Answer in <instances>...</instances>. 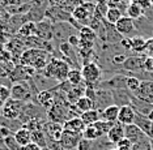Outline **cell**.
<instances>
[{
    "label": "cell",
    "mask_w": 153,
    "mask_h": 150,
    "mask_svg": "<svg viewBox=\"0 0 153 150\" xmlns=\"http://www.w3.org/2000/svg\"><path fill=\"white\" fill-rule=\"evenodd\" d=\"M131 39H132L131 51H134L135 54H144V48H145L147 39H145L143 35H135V37H132Z\"/></svg>",
    "instance_id": "obj_33"
},
{
    "label": "cell",
    "mask_w": 153,
    "mask_h": 150,
    "mask_svg": "<svg viewBox=\"0 0 153 150\" xmlns=\"http://www.w3.org/2000/svg\"><path fill=\"white\" fill-rule=\"evenodd\" d=\"M69 106H71V104H63V103L55 102L53 106L46 111V116H47L48 121L64 124L67 120H69Z\"/></svg>",
    "instance_id": "obj_6"
},
{
    "label": "cell",
    "mask_w": 153,
    "mask_h": 150,
    "mask_svg": "<svg viewBox=\"0 0 153 150\" xmlns=\"http://www.w3.org/2000/svg\"><path fill=\"white\" fill-rule=\"evenodd\" d=\"M34 102H36L37 104H39L42 109H45L47 111L55 102L53 89H50V90H39V92L37 93L36 100H34Z\"/></svg>",
    "instance_id": "obj_17"
},
{
    "label": "cell",
    "mask_w": 153,
    "mask_h": 150,
    "mask_svg": "<svg viewBox=\"0 0 153 150\" xmlns=\"http://www.w3.org/2000/svg\"><path fill=\"white\" fill-rule=\"evenodd\" d=\"M81 137H82V134H79V133H75V132L64 129L60 141H59L62 150H76L79 146L80 140H81Z\"/></svg>",
    "instance_id": "obj_14"
},
{
    "label": "cell",
    "mask_w": 153,
    "mask_h": 150,
    "mask_svg": "<svg viewBox=\"0 0 153 150\" xmlns=\"http://www.w3.org/2000/svg\"><path fill=\"white\" fill-rule=\"evenodd\" d=\"M126 13H127V17H130L132 20H139L140 17L144 16V12H143V8L140 5L137 4V3H131V4H128L127 9H126Z\"/></svg>",
    "instance_id": "obj_31"
},
{
    "label": "cell",
    "mask_w": 153,
    "mask_h": 150,
    "mask_svg": "<svg viewBox=\"0 0 153 150\" xmlns=\"http://www.w3.org/2000/svg\"><path fill=\"white\" fill-rule=\"evenodd\" d=\"M79 31L75 26H72L68 22H56L54 24V39L53 41H59V44L67 42L68 38Z\"/></svg>",
    "instance_id": "obj_9"
},
{
    "label": "cell",
    "mask_w": 153,
    "mask_h": 150,
    "mask_svg": "<svg viewBox=\"0 0 153 150\" xmlns=\"http://www.w3.org/2000/svg\"><path fill=\"white\" fill-rule=\"evenodd\" d=\"M42 131L45 132L47 137V148H48V141H55L59 142L62 138V134H63V124H59V123H54V121H46L43 124Z\"/></svg>",
    "instance_id": "obj_11"
},
{
    "label": "cell",
    "mask_w": 153,
    "mask_h": 150,
    "mask_svg": "<svg viewBox=\"0 0 153 150\" xmlns=\"http://www.w3.org/2000/svg\"><path fill=\"white\" fill-rule=\"evenodd\" d=\"M119 110L120 107L117 104H110L106 109H103L101 111V120L109 121V123L114 124L118 121V115H119Z\"/></svg>",
    "instance_id": "obj_21"
},
{
    "label": "cell",
    "mask_w": 153,
    "mask_h": 150,
    "mask_svg": "<svg viewBox=\"0 0 153 150\" xmlns=\"http://www.w3.org/2000/svg\"><path fill=\"white\" fill-rule=\"evenodd\" d=\"M75 107H76V110L79 111V114L81 115L82 112H85V111H89V110L94 109V103H93V100L90 98H88V97L84 95L75 103Z\"/></svg>",
    "instance_id": "obj_29"
},
{
    "label": "cell",
    "mask_w": 153,
    "mask_h": 150,
    "mask_svg": "<svg viewBox=\"0 0 153 150\" xmlns=\"http://www.w3.org/2000/svg\"><path fill=\"white\" fill-rule=\"evenodd\" d=\"M3 145L7 150H21V146L19 145V142L16 141L15 136H7L5 138H3Z\"/></svg>",
    "instance_id": "obj_37"
},
{
    "label": "cell",
    "mask_w": 153,
    "mask_h": 150,
    "mask_svg": "<svg viewBox=\"0 0 153 150\" xmlns=\"http://www.w3.org/2000/svg\"><path fill=\"white\" fill-rule=\"evenodd\" d=\"M144 54L147 55L148 58H153V38H149V39H147L145 48H144Z\"/></svg>",
    "instance_id": "obj_42"
},
{
    "label": "cell",
    "mask_w": 153,
    "mask_h": 150,
    "mask_svg": "<svg viewBox=\"0 0 153 150\" xmlns=\"http://www.w3.org/2000/svg\"><path fill=\"white\" fill-rule=\"evenodd\" d=\"M85 90H86V85L85 83H81V85H72L71 90L67 93V99L69 104H75L77 100L81 98V97L85 95Z\"/></svg>",
    "instance_id": "obj_22"
},
{
    "label": "cell",
    "mask_w": 153,
    "mask_h": 150,
    "mask_svg": "<svg viewBox=\"0 0 153 150\" xmlns=\"http://www.w3.org/2000/svg\"><path fill=\"white\" fill-rule=\"evenodd\" d=\"M24 106H25V103L21 102V100L9 98L0 109V116H3L4 119L8 120H19Z\"/></svg>",
    "instance_id": "obj_7"
},
{
    "label": "cell",
    "mask_w": 153,
    "mask_h": 150,
    "mask_svg": "<svg viewBox=\"0 0 153 150\" xmlns=\"http://www.w3.org/2000/svg\"><path fill=\"white\" fill-rule=\"evenodd\" d=\"M140 83L141 81L137 77H135V76H126V89L128 92H131L132 94L139 90Z\"/></svg>",
    "instance_id": "obj_36"
},
{
    "label": "cell",
    "mask_w": 153,
    "mask_h": 150,
    "mask_svg": "<svg viewBox=\"0 0 153 150\" xmlns=\"http://www.w3.org/2000/svg\"><path fill=\"white\" fill-rule=\"evenodd\" d=\"M68 43L71 44L72 47H75V48H77V46H79V43H80V37H77L76 34H72L71 37L68 38Z\"/></svg>",
    "instance_id": "obj_45"
},
{
    "label": "cell",
    "mask_w": 153,
    "mask_h": 150,
    "mask_svg": "<svg viewBox=\"0 0 153 150\" xmlns=\"http://www.w3.org/2000/svg\"><path fill=\"white\" fill-rule=\"evenodd\" d=\"M135 116H136V112L132 109L130 104H126V106H120L119 110V115H118V123L127 125V124H132L135 120Z\"/></svg>",
    "instance_id": "obj_19"
},
{
    "label": "cell",
    "mask_w": 153,
    "mask_h": 150,
    "mask_svg": "<svg viewBox=\"0 0 153 150\" xmlns=\"http://www.w3.org/2000/svg\"><path fill=\"white\" fill-rule=\"evenodd\" d=\"M152 38H153V37H152Z\"/></svg>",
    "instance_id": "obj_54"
},
{
    "label": "cell",
    "mask_w": 153,
    "mask_h": 150,
    "mask_svg": "<svg viewBox=\"0 0 153 150\" xmlns=\"http://www.w3.org/2000/svg\"><path fill=\"white\" fill-rule=\"evenodd\" d=\"M67 81L71 83V85H81L84 83V78H82V73H81V69L79 68H71L68 72V76H67Z\"/></svg>",
    "instance_id": "obj_28"
},
{
    "label": "cell",
    "mask_w": 153,
    "mask_h": 150,
    "mask_svg": "<svg viewBox=\"0 0 153 150\" xmlns=\"http://www.w3.org/2000/svg\"><path fill=\"white\" fill-rule=\"evenodd\" d=\"M119 44L124 48V50L131 51V48H132V39H131V38H127V37H123V38H122V41L119 42Z\"/></svg>",
    "instance_id": "obj_44"
},
{
    "label": "cell",
    "mask_w": 153,
    "mask_h": 150,
    "mask_svg": "<svg viewBox=\"0 0 153 150\" xmlns=\"http://www.w3.org/2000/svg\"><path fill=\"white\" fill-rule=\"evenodd\" d=\"M69 69H71V65L65 60L53 56L48 60L45 69L41 71L39 73H42L45 77L54 80V81H56L58 83H60V82L67 81V76H68Z\"/></svg>",
    "instance_id": "obj_2"
},
{
    "label": "cell",
    "mask_w": 153,
    "mask_h": 150,
    "mask_svg": "<svg viewBox=\"0 0 153 150\" xmlns=\"http://www.w3.org/2000/svg\"><path fill=\"white\" fill-rule=\"evenodd\" d=\"M122 16H123V13H122V10L119 8H117V7H109V9H107V12L105 15V20L109 24H111V25H115L118 21L120 20Z\"/></svg>",
    "instance_id": "obj_30"
},
{
    "label": "cell",
    "mask_w": 153,
    "mask_h": 150,
    "mask_svg": "<svg viewBox=\"0 0 153 150\" xmlns=\"http://www.w3.org/2000/svg\"><path fill=\"white\" fill-rule=\"evenodd\" d=\"M107 140H109L111 144L115 145L118 141H120L122 138L124 137V125L120 124V123H114L113 125H111V128L109 129V132H107L106 134Z\"/></svg>",
    "instance_id": "obj_20"
},
{
    "label": "cell",
    "mask_w": 153,
    "mask_h": 150,
    "mask_svg": "<svg viewBox=\"0 0 153 150\" xmlns=\"http://www.w3.org/2000/svg\"><path fill=\"white\" fill-rule=\"evenodd\" d=\"M21 150H43V149H41L39 146L37 144H34V142H29L27 145L21 146Z\"/></svg>",
    "instance_id": "obj_47"
},
{
    "label": "cell",
    "mask_w": 153,
    "mask_h": 150,
    "mask_svg": "<svg viewBox=\"0 0 153 150\" xmlns=\"http://www.w3.org/2000/svg\"><path fill=\"white\" fill-rule=\"evenodd\" d=\"M149 3H151V5L153 7V0H149Z\"/></svg>",
    "instance_id": "obj_50"
},
{
    "label": "cell",
    "mask_w": 153,
    "mask_h": 150,
    "mask_svg": "<svg viewBox=\"0 0 153 150\" xmlns=\"http://www.w3.org/2000/svg\"><path fill=\"white\" fill-rule=\"evenodd\" d=\"M79 34H80V39L82 41H88V42H96V38H97V33L92 27L89 26H81V29L79 30Z\"/></svg>",
    "instance_id": "obj_35"
},
{
    "label": "cell",
    "mask_w": 153,
    "mask_h": 150,
    "mask_svg": "<svg viewBox=\"0 0 153 150\" xmlns=\"http://www.w3.org/2000/svg\"><path fill=\"white\" fill-rule=\"evenodd\" d=\"M144 71L153 73V58H148L147 56V59H145V63H144Z\"/></svg>",
    "instance_id": "obj_46"
},
{
    "label": "cell",
    "mask_w": 153,
    "mask_h": 150,
    "mask_svg": "<svg viewBox=\"0 0 153 150\" xmlns=\"http://www.w3.org/2000/svg\"><path fill=\"white\" fill-rule=\"evenodd\" d=\"M0 128H1V125H0ZM0 144H3V140H1V137H0Z\"/></svg>",
    "instance_id": "obj_49"
},
{
    "label": "cell",
    "mask_w": 153,
    "mask_h": 150,
    "mask_svg": "<svg viewBox=\"0 0 153 150\" xmlns=\"http://www.w3.org/2000/svg\"><path fill=\"white\" fill-rule=\"evenodd\" d=\"M145 59H147L145 54H135L131 55V56H127L126 61L122 64V69L127 73H132V75L144 72Z\"/></svg>",
    "instance_id": "obj_8"
},
{
    "label": "cell",
    "mask_w": 153,
    "mask_h": 150,
    "mask_svg": "<svg viewBox=\"0 0 153 150\" xmlns=\"http://www.w3.org/2000/svg\"><path fill=\"white\" fill-rule=\"evenodd\" d=\"M94 103V109L98 111H102L103 109H106L110 104H114V98L111 92H107L105 89H100L96 88V97L93 99Z\"/></svg>",
    "instance_id": "obj_13"
},
{
    "label": "cell",
    "mask_w": 153,
    "mask_h": 150,
    "mask_svg": "<svg viewBox=\"0 0 153 150\" xmlns=\"http://www.w3.org/2000/svg\"><path fill=\"white\" fill-rule=\"evenodd\" d=\"M82 78L86 86H97L101 82L102 71L97 61H88L81 67Z\"/></svg>",
    "instance_id": "obj_4"
},
{
    "label": "cell",
    "mask_w": 153,
    "mask_h": 150,
    "mask_svg": "<svg viewBox=\"0 0 153 150\" xmlns=\"http://www.w3.org/2000/svg\"><path fill=\"white\" fill-rule=\"evenodd\" d=\"M32 142L37 144L41 149H47V137L42 129L32 132Z\"/></svg>",
    "instance_id": "obj_32"
},
{
    "label": "cell",
    "mask_w": 153,
    "mask_h": 150,
    "mask_svg": "<svg viewBox=\"0 0 153 150\" xmlns=\"http://www.w3.org/2000/svg\"><path fill=\"white\" fill-rule=\"evenodd\" d=\"M53 58V54H50L46 50H41V48H26L25 51L20 56L19 64L26 65L37 72L43 71L45 67L47 65L48 60Z\"/></svg>",
    "instance_id": "obj_1"
},
{
    "label": "cell",
    "mask_w": 153,
    "mask_h": 150,
    "mask_svg": "<svg viewBox=\"0 0 153 150\" xmlns=\"http://www.w3.org/2000/svg\"><path fill=\"white\" fill-rule=\"evenodd\" d=\"M13 136H15L16 141L19 142L20 146H25L29 144V142H32V132L25 127L19 128V129L13 133Z\"/></svg>",
    "instance_id": "obj_24"
},
{
    "label": "cell",
    "mask_w": 153,
    "mask_h": 150,
    "mask_svg": "<svg viewBox=\"0 0 153 150\" xmlns=\"http://www.w3.org/2000/svg\"><path fill=\"white\" fill-rule=\"evenodd\" d=\"M134 95L143 102L153 104V81H143L140 88L134 93Z\"/></svg>",
    "instance_id": "obj_15"
},
{
    "label": "cell",
    "mask_w": 153,
    "mask_h": 150,
    "mask_svg": "<svg viewBox=\"0 0 153 150\" xmlns=\"http://www.w3.org/2000/svg\"><path fill=\"white\" fill-rule=\"evenodd\" d=\"M43 150H47V149H43ZM48 150H51V149H48Z\"/></svg>",
    "instance_id": "obj_53"
},
{
    "label": "cell",
    "mask_w": 153,
    "mask_h": 150,
    "mask_svg": "<svg viewBox=\"0 0 153 150\" xmlns=\"http://www.w3.org/2000/svg\"><path fill=\"white\" fill-rule=\"evenodd\" d=\"M115 148L118 150H131L132 149V142L128 140V138L123 137L120 141H118L115 144Z\"/></svg>",
    "instance_id": "obj_41"
},
{
    "label": "cell",
    "mask_w": 153,
    "mask_h": 150,
    "mask_svg": "<svg viewBox=\"0 0 153 150\" xmlns=\"http://www.w3.org/2000/svg\"><path fill=\"white\" fill-rule=\"evenodd\" d=\"M103 136L105 134L100 131V128L97 127L96 124L86 125L84 132H82V137L86 138V140H89V141H96V140H98V138L103 137Z\"/></svg>",
    "instance_id": "obj_25"
},
{
    "label": "cell",
    "mask_w": 153,
    "mask_h": 150,
    "mask_svg": "<svg viewBox=\"0 0 153 150\" xmlns=\"http://www.w3.org/2000/svg\"><path fill=\"white\" fill-rule=\"evenodd\" d=\"M51 5H56L60 7V8H64L65 10L69 12V7H72V10H74L79 4H81V0H48Z\"/></svg>",
    "instance_id": "obj_34"
},
{
    "label": "cell",
    "mask_w": 153,
    "mask_h": 150,
    "mask_svg": "<svg viewBox=\"0 0 153 150\" xmlns=\"http://www.w3.org/2000/svg\"><path fill=\"white\" fill-rule=\"evenodd\" d=\"M96 5L93 3H81L72 10V16L81 26H88L89 21L94 16Z\"/></svg>",
    "instance_id": "obj_5"
},
{
    "label": "cell",
    "mask_w": 153,
    "mask_h": 150,
    "mask_svg": "<svg viewBox=\"0 0 153 150\" xmlns=\"http://www.w3.org/2000/svg\"><path fill=\"white\" fill-rule=\"evenodd\" d=\"M124 137L128 138V140L132 142V145H134V144H136V142L147 138L148 136L145 134L136 124L132 123V124L124 125Z\"/></svg>",
    "instance_id": "obj_16"
},
{
    "label": "cell",
    "mask_w": 153,
    "mask_h": 150,
    "mask_svg": "<svg viewBox=\"0 0 153 150\" xmlns=\"http://www.w3.org/2000/svg\"><path fill=\"white\" fill-rule=\"evenodd\" d=\"M131 150H152V140L149 137L144 138V140H141V141L132 145Z\"/></svg>",
    "instance_id": "obj_39"
},
{
    "label": "cell",
    "mask_w": 153,
    "mask_h": 150,
    "mask_svg": "<svg viewBox=\"0 0 153 150\" xmlns=\"http://www.w3.org/2000/svg\"><path fill=\"white\" fill-rule=\"evenodd\" d=\"M85 127H86V125L82 123V120L80 119V116L72 117V119L67 120L63 124V128L65 131H71V132H75V133H79V134H82Z\"/></svg>",
    "instance_id": "obj_23"
},
{
    "label": "cell",
    "mask_w": 153,
    "mask_h": 150,
    "mask_svg": "<svg viewBox=\"0 0 153 150\" xmlns=\"http://www.w3.org/2000/svg\"><path fill=\"white\" fill-rule=\"evenodd\" d=\"M36 90H37V86L34 83L33 78L29 80V81L15 82L11 86V98L16 100H21L24 103L34 102L37 95Z\"/></svg>",
    "instance_id": "obj_3"
},
{
    "label": "cell",
    "mask_w": 153,
    "mask_h": 150,
    "mask_svg": "<svg viewBox=\"0 0 153 150\" xmlns=\"http://www.w3.org/2000/svg\"><path fill=\"white\" fill-rule=\"evenodd\" d=\"M134 124H136L140 129L144 132L145 134L148 136L151 140H153V121L149 119L148 116H144V115L136 114L134 120Z\"/></svg>",
    "instance_id": "obj_18"
},
{
    "label": "cell",
    "mask_w": 153,
    "mask_h": 150,
    "mask_svg": "<svg viewBox=\"0 0 153 150\" xmlns=\"http://www.w3.org/2000/svg\"><path fill=\"white\" fill-rule=\"evenodd\" d=\"M90 148H92V141L81 137V140L79 142V146H77V150H90Z\"/></svg>",
    "instance_id": "obj_43"
},
{
    "label": "cell",
    "mask_w": 153,
    "mask_h": 150,
    "mask_svg": "<svg viewBox=\"0 0 153 150\" xmlns=\"http://www.w3.org/2000/svg\"><path fill=\"white\" fill-rule=\"evenodd\" d=\"M80 119L82 120V123L85 125H90V124H94L98 120H101V111L92 109L89 111H85L80 115Z\"/></svg>",
    "instance_id": "obj_27"
},
{
    "label": "cell",
    "mask_w": 153,
    "mask_h": 150,
    "mask_svg": "<svg viewBox=\"0 0 153 150\" xmlns=\"http://www.w3.org/2000/svg\"><path fill=\"white\" fill-rule=\"evenodd\" d=\"M36 35L46 42H53L54 39V24L48 18H43L42 21L36 24Z\"/></svg>",
    "instance_id": "obj_12"
},
{
    "label": "cell",
    "mask_w": 153,
    "mask_h": 150,
    "mask_svg": "<svg viewBox=\"0 0 153 150\" xmlns=\"http://www.w3.org/2000/svg\"><path fill=\"white\" fill-rule=\"evenodd\" d=\"M9 98H11V88L0 83V109Z\"/></svg>",
    "instance_id": "obj_38"
},
{
    "label": "cell",
    "mask_w": 153,
    "mask_h": 150,
    "mask_svg": "<svg viewBox=\"0 0 153 150\" xmlns=\"http://www.w3.org/2000/svg\"><path fill=\"white\" fill-rule=\"evenodd\" d=\"M114 26H115V29L118 30V33H119L122 37L132 38V35L135 37V34L137 33L135 21L132 18H130V17H127V16H122L120 20L118 21Z\"/></svg>",
    "instance_id": "obj_10"
},
{
    "label": "cell",
    "mask_w": 153,
    "mask_h": 150,
    "mask_svg": "<svg viewBox=\"0 0 153 150\" xmlns=\"http://www.w3.org/2000/svg\"><path fill=\"white\" fill-rule=\"evenodd\" d=\"M36 22L33 21H26L25 24H22L21 27L17 31V37L24 39V38H29V37H33L36 35Z\"/></svg>",
    "instance_id": "obj_26"
},
{
    "label": "cell",
    "mask_w": 153,
    "mask_h": 150,
    "mask_svg": "<svg viewBox=\"0 0 153 150\" xmlns=\"http://www.w3.org/2000/svg\"><path fill=\"white\" fill-rule=\"evenodd\" d=\"M152 150H153V140H152Z\"/></svg>",
    "instance_id": "obj_52"
},
{
    "label": "cell",
    "mask_w": 153,
    "mask_h": 150,
    "mask_svg": "<svg viewBox=\"0 0 153 150\" xmlns=\"http://www.w3.org/2000/svg\"><path fill=\"white\" fill-rule=\"evenodd\" d=\"M110 150H118L117 148H113V149H110Z\"/></svg>",
    "instance_id": "obj_51"
},
{
    "label": "cell",
    "mask_w": 153,
    "mask_h": 150,
    "mask_svg": "<svg viewBox=\"0 0 153 150\" xmlns=\"http://www.w3.org/2000/svg\"><path fill=\"white\" fill-rule=\"evenodd\" d=\"M0 150H7V149L3 148V144H0Z\"/></svg>",
    "instance_id": "obj_48"
},
{
    "label": "cell",
    "mask_w": 153,
    "mask_h": 150,
    "mask_svg": "<svg viewBox=\"0 0 153 150\" xmlns=\"http://www.w3.org/2000/svg\"><path fill=\"white\" fill-rule=\"evenodd\" d=\"M126 59H127V55L123 54V52H119V54H114L113 56H111L110 60H111V63H113L114 65H120L122 67V64L126 61Z\"/></svg>",
    "instance_id": "obj_40"
}]
</instances>
